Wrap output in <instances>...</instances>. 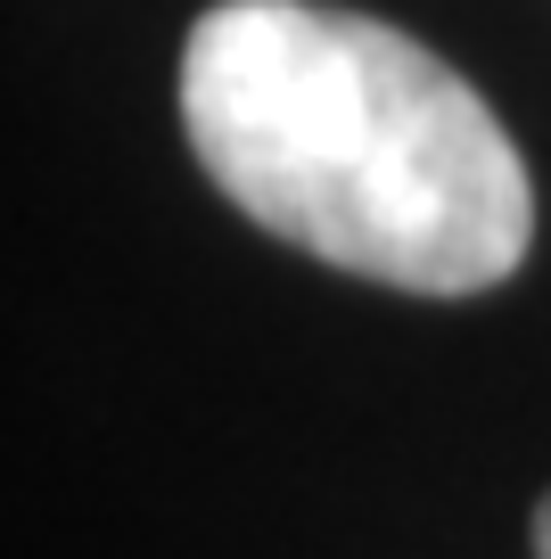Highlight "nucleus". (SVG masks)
I'll list each match as a JSON object with an SVG mask.
<instances>
[{
  "mask_svg": "<svg viewBox=\"0 0 551 559\" xmlns=\"http://www.w3.org/2000/svg\"><path fill=\"white\" fill-rule=\"evenodd\" d=\"M181 132L231 206L338 272L478 297L527 263V157L445 58L379 17L207 9L181 50Z\"/></svg>",
  "mask_w": 551,
  "mask_h": 559,
  "instance_id": "f257e3e1",
  "label": "nucleus"
},
{
  "mask_svg": "<svg viewBox=\"0 0 551 559\" xmlns=\"http://www.w3.org/2000/svg\"><path fill=\"white\" fill-rule=\"evenodd\" d=\"M535 559H551V493H543V510H535Z\"/></svg>",
  "mask_w": 551,
  "mask_h": 559,
  "instance_id": "f03ea898",
  "label": "nucleus"
}]
</instances>
